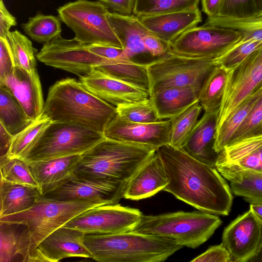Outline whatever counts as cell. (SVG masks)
<instances>
[{
    "mask_svg": "<svg viewBox=\"0 0 262 262\" xmlns=\"http://www.w3.org/2000/svg\"><path fill=\"white\" fill-rule=\"evenodd\" d=\"M168 184L163 190L201 211L227 215L233 203L230 186L216 167L190 156L182 148L166 144L157 150Z\"/></svg>",
    "mask_w": 262,
    "mask_h": 262,
    "instance_id": "cell-1",
    "label": "cell"
},
{
    "mask_svg": "<svg viewBox=\"0 0 262 262\" xmlns=\"http://www.w3.org/2000/svg\"><path fill=\"white\" fill-rule=\"evenodd\" d=\"M42 113L52 121L78 123L103 134L117 110L88 91L79 81L67 78L50 86Z\"/></svg>",
    "mask_w": 262,
    "mask_h": 262,
    "instance_id": "cell-2",
    "label": "cell"
},
{
    "mask_svg": "<svg viewBox=\"0 0 262 262\" xmlns=\"http://www.w3.org/2000/svg\"><path fill=\"white\" fill-rule=\"evenodd\" d=\"M156 149L104 138L81 154L74 176L129 181Z\"/></svg>",
    "mask_w": 262,
    "mask_h": 262,
    "instance_id": "cell-3",
    "label": "cell"
},
{
    "mask_svg": "<svg viewBox=\"0 0 262 262\" xmlns=\"http://www.w3.org/2000/svg\"><path fill=\"white\" fill-rule=\"evenodd\" d=\"M92 259L99 262H161L183 247L172 241L132 231L85 234Z\"/></svg>",
    "mask_w": 262,
    "mask_h": 262,
    "instance_id": "cell-4",
    "label": "cell"
},
{
    "mask_svg": "<svg viewBox=\"0 0 262 262\" xmlns=\"http://www.w3.org/2000/svg\"><path fill=\"white\" fill-rule=\"evenodd\" d=\"M221 224V219L215 214L178 211L142 215L130 231L166 238L194 249L207 241Z\"/></svg>",
    "mask_w": 262,
    "mask_h": 262,
    "instance_id": "cell-5",
    "label": "cell"
},
{
    "mask_svg": "<svg viewBox=\"0 0 262 262\" xmlns=\"http://www.w3.org/2000/svg\"><path fill=\"white\" fill-rule=\"evenodd\" d=\"M104 204L84 200L59 201L41 196L29 209L0 218V222L26 226L31 239V259L38 244L71 220L90 208Z\"/></svg>",
    "mask_w": 262,
    "mask_h": 262,
    "instance_id": "cell-6",
    "label": "cell"
},
{
    "mask_svg": "<svg viewBox=\"0 0 262 262\" xmlns=\"http://www.w3.org/2000/svg\"><path fill=\"white\" fill-rule=\"evenodd\" d=\"M58 17L85 44H99L123 49L108 19V9L99 1L76 0L59 7Z\"/></svg>",
    "mask_w": 262,
    "mask_h": 262,
    "instance_id": "cell-7",
    "label": "cell"
},
{
    "mask_svg": "<svg viewBox=\"0 0 262 262\" xmlns=\"http://www.w3.org/2000/svg\"><path fill=\"white\" fill-rule=\"evenodd\" d=\"M104 138L103 134L80 124L52 121L24 160L36 161L82 154Z\"/></svg>",
    "mask_w": 262,
    "mask_h": 262,
    "instance_id": "cell-8",
    "label": "cell"
},
{
    "mask_svg": "<svg viewBox=\"0 0 262 262\" xmlns=\"http://www.w3.org/2000/svg\"><path fill=\"white\" fill-rule=\"evenodd\" d=\"M146 64L150 96L170 88L201 89L207 76L217 66L215 59L189 58L170 52Z\"/></svg>",
    "mask_w": 262,
    "mask_h": 262,
    "instance_id": "cell-9",
    "label": "cell"
},
{
    "mask_svg": "<svg viewBox=\"0 0 262 262\" xmlns=\"http://www.w3.org/2000/svg\"><path fill=\"white\" fill-rule=\"evenodd\" d=\"M241 37L237 30L203 25L180 35L170 45L169 52L189 58L215 59L236 45Z\"/></svg>",
    "mask_w": 262,
    "mask_h": 262,
    "instance_id": "cell-10",
    "label": "cell"
},
{
    "mask_svg": "<svg viewBox=\"0 0 262 262\" xmlns=\"http://www.w3.org/2000/svg\"><path fill=\"white\" fill-rule=\"evenodd\" d=\"M262 89V48L228 71L217 125L244 100Z\"/></svg>",
    "mask_w": 262,
    "mask_h": 262,
    "instance_id": "cell-11",
    "label": "cell"
},
{
    "mask_svg": "<svg viewBox=\"0 0 262 262\" xmlns=\"http://www.w3.org/2000/svg\"><path fill=\"white\" fill-rule=\"evenodd\" d=\"M45 64L74 74L81 78L103 63L106 58L90 52L88 44L59 36L43 44L36 55Z\"/></svg>",
    "mask_w": 262,
    "mask_h": 262,
    "instance_id": "cell-12",
    "label": "cell"
},
{
    "mask_svg": "<svg viewBox=\"0 0 262 262\" xmlns=\"http://www.w3.org/2000/svg\"><path fill=\"white\" fill-rule=\"evenodd\" d=\"M142 212L118 204L98 206L77 215L63 226L85 234H107L130 231L140 221Z\"/></svg>",
    "mask_w": 262,
    "mask_h": 262,
    "instance_id": "cell-13",
    "label": "cell"
},
{
    "mask_svg": "<svg viewBox=\"0 0 262 262\" xmlns=\"http://www.w3.org/2000/svg\"><path fill=\"white\" fill-rule=\"evenodd\" d=\"M129 181L112 179H81L74 177L45 196L59 201L84 200L104 205L116 204L124 198Z\"/></svg>",
    "mask_w": 262,
    "mask_h": 262,
    "instance_id": "cell-14",
    "label": "cell"
},
{
    "mask_svg": "<svg viewBox=\"0 0 262 262\" xmlns=\"http://www.w3.org/2000/svg\"><path fill=\"white\" fill-rule=\"evenodd\" d=\"M222 244L232 262H250L262 245V225L249 209L225 228Z\"/></svg>",
    "mask_w": 262,
    "mask_h": 262,
    "instance_id": "cell-15",
    "label": "cell"
},
{
    "mask_svg": "<svg viewBox=\"0 0 262 262\" xmlns=\"http://www.w3.org/2000/svg\"><path fill=\"white\" fill-rule=\"evenodd\" d=\"M171 128L170 120H159L148 123L126 121L117 114L106 126L104 137L157 150L169 144Z\"/></svg>",
    "mask_w": 262,
    "mask_h": 262,
    "instance_id": "cell-16",
    "label": "cell"
},
{
    "mask_svg": "<svg viewBox=\"0 0 262 262\" xmlns=\"http://www.w3.org/2000/svg\"><path fill=\"white\" fill-rule=\"evenodd\" d=\"M85 235L79 230L59 227L38 244L32 262H57L71 257L92 258L84 243Z\"/></svg>",
    "mask_w": 262,
    "mask_h": 262,
    "instance_id": "cell-17",
    "label": "cell"
},
{
    "mask_svg": "<svg viewBox=\"0 0 262 262\" xmlns=\"http://www.w3.org/2000/svg\"><path fill=\"white\" fill-rule=\"evenodd\" d=\"M79 81L92 94L115 107L150 97L148 91L97 69L80 78Z\"/></svg>",
    "mask_w": 262,
    "mask_h": 262,
    "instance_id": "cell-18",
    "label": "cell"
},
{
    "mask_svg": "<svg viewBox=\"0 0 262 262\" xmlns=\"http://www.w3.org/2000/svg\"><path fill=\"white\" fill-rule=\"evenodd\" d=\"M18 101L28 118L32 121L43 112L45 105L41 85L36 69L27 71L15 67L2 81Z\"/></svg>",
    "mask_w": 262,
    "mask_h": 262,
    "instance_id": "cell-19",
    "label": "cell"
},
{
    "mask_svg": "<svg viewBox=\"0 0 262 262\" xmlns=\"http://www.w3.org/2000/svg\"><path fill=\"white\" fill-rule=\"evenodd\" d=\"M81 154L27 162L41 196L60 187L74 177Z\"/></svg>",
    "mask_w": 262,
    "mask_h": 262,
    "instance_id": "cell-20",
    "label": "cell"
},
{
    "mask_svg": "<svg viewBox=\"0 0 262 262\" xmlns=\"http://www.w3.org/2000/svg\"><path fill=\"white\" fill-rule=\"evenodd\" d=\"M147 30L168 45L187 30L202 21L198 7L161 14L137 16Z\"/></svg>",
    "mask_w": 262,
    "mask_h": 262,
    "instance_id": "cell-21",
    "label": "cell"
},
{
    "mask_svg": "<svg viewBox=\"0 0 262 262\" xmlns=\"http://www.w3.org/2000/svg\"><path fill=\"white\" fill-rule=\"evenodd\" d=\"M219 110L205 112L181 148L194 159L215 167L219 154L214 148Z\"/></svg>",
    "mask_w": 262,
    "mask_h": 262,
    "instance_id": "cell-22",
    "label": "cell"
},
{
    "mask_svg": "<svg viewBox=\"0 0 262 262\" xmlns=\"http://www.w3.org/2000/svg\"><path fill=\"white\" fill-rule=\"evenodd\" d=\"M167 184L163 164L156 151L129 181L124 198L133 200L147 198L163 190Z\"/></svg>",
    "mask_w": 262,
    "mask_h": 262,
    "instance_id": "cell-23",
    "label": "cell"
},
{
    "mask_svg": "<svg viewBox=\"0 0 262 262\" xmlns=\"http://www.w3.org/2000/svg\"><path fill=\"white\" fill-rule=\"evenodd\" d=\"M216 166L262 172V136L245 138L226 146L219 154Z\"/></svg>",
    "mask_w": 262,
    "mask_h": 262,
    "instance_id": "cell-24",
    "label": "cell"
},
{
    "mask_svg": "<svg viewBox=\"0 0 262 262\" xmlns=\"http://www.w3.org/2000/svg\"><path fill=\"white\" fill-rule=\"evenodd\" d=\"M108 19L122 45L126 57L133 60L142 55L151 56L144 43V38L149 31L140 22L137 16L134 14L123 15L110 12Z\"/></svg>",
    "mask_w": 262,
    "mask_h": 262,
    "instance_id": "cell-25",
    "label": "cell"
},
{
    "mask_svg": "<svg viewBox=\"0 0 262 262\" xmlns=\"http://www.w3.org/2000/svg\"><path fill=\"white\" fill-rule=\"evenodd\" d=\"M31 237L26 225L0 222V262H30Z\"/></svg>",
    "mask_w": 262,
    "mask_h": 262,
    "instance_id": "cell-26",
    "label": "cell"
},
{
    "mask_svg": "<svg viewBox=\"0 0 262 262\" xmlns=\"http://www.w3.org/2000/svg\"><path fill=\"white\" fill-rule=\"evenodd\" d=\"M201 89L170 88L160 90L149 98L159 120L171 119L199 101Z\"/></svg>",
    "mask_w": 262,
    "mask_h": 262,
    "instance_id": "cell-27",
    "label": "cell"
},
{
    "mask_svg": "<svg viewBox=\"0 0 262 262\" xmlns=\"http://www.w3.org/2000/svg\"><path fill=\"white\" fill-rule=\"evenodd\" d=\"M216 168L229 181L234 195L243 198L250 204H262V172L226 166Z\"/></svg>",
    "mask_w": 262,
    "mask_h": 262,
    "instance_id": "cell-28",
    "label": "cell"
},
{
    "mask_svg": "<svg viewBox=\"0 0 262 262\" xmlns=\"http://www.w3.org/2000/svg\"><path fill=\"white\" fill-rule=\"evenodd\" d=\"M41 196L38 187L1 180L0 218L29 209Z\"/></svg>",
    "mask_w": 262,
    "mask_h": 262,
    "instance_id": "cell-29",
    "label": "cell"
},
{
    "mask_svg": "<svg viewBox=\"0 0 262 262\" xmlns=\"http://www.w3.org/2000/svg\"><path fill=\"white\" fill-rule=\"evenodd\" d=\"M96 69L149 91L146 63L137 62L125 57H122L116 59H106Z\"/></svg>",
    "mask_w": 262,
    "mask_h": 262,
    "instance_id": "cell-30",
    "label": "cell"
},
{
    "mask_svg": "<svg viewBox=\"0 0 262 262\" xmlns=\"http://www.w3.org/2000/svg\"><path fill=\"white\" fill-rule=\"evenodd\" d=\"M33 121L9 90L0 86V124L6 130L14 136Z\"/></svg>",
    "mask_w": 262,
    "mask_h": 262,
    "instance_id": "cell-31",
    "label": "cell"
},
{
    "mask_svg": "<svg viewBox=\"0 0 262 262\" xmlns=\"http://www.w3.org/2000/svg\"><path fill=\"white\" fill-rule=\"evenodd\" d=\"M262 93V89L244 100L223 122L217 127L214 148L219 154L227 146L253 105Z\"/></svg>",
    "mask_w": 262,
    "mask_h": 262,
    "instance_id": "cell-32",
    "label": "cell"
},
{
    "mask_svg": "<svg viewBox=\"0 0 262 262\" xmlns=\"http://www.w3.org/2000/svg\"><path fill=\"white\" fill-rule=\"evenodd\" d=\"M228 71L222 66L217 65L204 80L199 92L198 101L205 112L220 109L227 81Z\"/></svg>",
    "mask_w": 262,
    "mask_h": 262,
    "instance_id": "cell-33",
    "label": "cell"
},
{
    "mask_svg": "<svg viewBox=\"0 0 262 262\" xmlns=\"http://www.w3.org/2000/svg\"><path fill=\"white\" fill-rule=\"evenodd\" d=\"M52 122L51 118L42 113L30 125L13 137L7 157L24 160L41 134Z\"/></svg>",
    "mask_w": 262,
    "mask_h": 262,
    "instance_id": "cell-34",
    "label": "cell"
},
{
    "mask_svg": "<svg viewBox=\"0 0 262 262\" xmlns=\"http://www.w3.org/2000/svg\"><path fill=\"white\" fill-rule=\"evenodd\" d=\"M21 27L31 39L42 44L59 37L62 32L59 18L41 13L29 17L27 23L21 25Z\"/></svg>",
    "mask_w": 262,
    "mask_h": 262,
    "instance_id": "cell-35",
    "label": "cell"
},
{
    "mask_svg": "<svg viewBox=\"0 0 262 262\" xmlns=\"http://www.w3.org/2000/svg\"><path fill=\"white\" fill-rule=\"evenodd\" d=\"M203 108L199 101L170 119L171 128L169 144L181 148L196 125Z\"/></svg>",
    "mask_w": 262,
    "mask_h": 262,
    "instance_id": "cell-36",
    "label": "cell"
},
{
    "mask_svg": "<svg viewBox=\"0 0 262 262\" xmlns=\"http://www.w3.org/2000/svg\"><path fill=\"white\" fill-rule=\"evenodd\" d=\"M204 25L238 31L242 37L238 43L248 40L262 41V15L244 19H233L219 16L208 17Z\"/></svg>",
    "mask_w": 262,
    "mask_h": 262,
    "instance_id": "cell-37",
    "label": "cell"
},
{
    "mask_svg": "<svg viewBox=\"0 0 262 262\" xmlns=\"http://www.w3.org/2000/svg\"><path fill=\"white\" fill-rule=\"evenodd\" d=\"M200 0H136L133 14L136 16L161 14L198 7Z\"/></svg>",
    "mask_w": 262,
    "mask_h": 262,
    "instance_id": "cell-38",
    "label": "cell"
},
{
    "mask_svg": "<svg viewBox=\"0 0 262 262\" xmlns=\"http://www.w3.org/2000/svg\"><path fill=\"white\" fill-rule=\"evenodd\" d=\"M13 54L16 67L27 71L36 69L37 50L31 41L18 30L10 31L8 37Z\"/></svg>",
    "mask_w": 262,
    "mask_h": 262,
    "instance_id": "cell-39",
    "label": "cell"
},
{
    "mask_svg": "<svg viewBox=\"0 0 262 262\" xmlns=\"http://www.w3.org/2000/svg\"><path fill=\"white\" fill-rule=\"evenodd\" d=\"M1 180L38 187L28 162L20 158H0Z\"/></svg>",
    "mask_w": 262,
    "mask_h": 262,
    "instance_id": "cell-40",
    "label": "cell"
},
{
    "mask_svg": "<svg viewBox=\"0 0 262 262\" xmlns=\"http://www.w3.org/2000/svg\"><path fill=\"white\" fill-rule=\"evenodd\" d=\"M116 107L117 115L127 121L148 123L159 121L150 98L139 101L120 104Z\"/></svg>",
    "mask_w": 262,
    "mask_h": 262,
    "instance_id": "cell-41",
    "label": "cell"
},
{
    "mask_svg": "<svg viewBox=\"0 0 262 262\" xmlns=\"http://www.w3.org/2000/svg\"><path fill=\"white\" fill-rule=\"evenodd\" d=\"M262 15L261 0H222L216 16L244 19Z\"/></svg>",
    "mask_w": 262,
    "mask_h": 262,
    "instance_id": "cell-42",
    "label": "cell"
},
{
    "mask_svg": "<svg viewBox=\"0 0 262 262\" xmlns=\"http://www.w3.org/2000/svg\"><path fill=\"white\" fill-rule=\"evenodd\" d=\"M260 136H262V93L232 137L228 145L245 138Z\"/></svg>",
    "mask_w": 262,
    "mask_h": 262,
    "instance_id": "cell-43",
    "label": "cell"
},
{
    "mask_svg": "<svg viewBox=\"0 0 262 262\" xmlns=\"http://www.w3.org/2000/svg\"><path fill=\"white\" fill-rule=\"evenodd\" d=\"M262 48V41L248 40L237 43L228 51L215 58L216 65L229 70L237 66L255 51Z\"/></svg>",
    "mask_w": 262,
    "mask_h": 262,
    "instance_id": "cell-44",
    "label": "cell"
},
{
    "mask_svg": "<svg viewBox=\"0 0 262 262\" xmlns=\"http://www.w3.org/2000/svg\"><path fill=\"white\" fill-rule=\"evenodd\" d=\"M16 67L13 54L7 38H0V82Z\"/></svg>",
    "mask_w": 262,
    "mask_h": 262,
    "instance_id": "cell-45",
    "label": "cell"
},
{
    "mask_svg": "<svg viewBox=\"0 0 262 262\" xmlns=\"http://www.w3.org/2000/svg\"><path fill=\"white\" fill-rule=\"evenodd\" d=\"M191 262H232L230 254L221 243L212 246L205 252L196 257Z\"/></svg>",
    "mask_w": 262,
    "mask_h": 262,
    "instance_id": "cell-46",
    "label": "cell"
},
{
    "mask_svg": "<svg viewBox=\"0 0 262 262\" xmlns=\"http://www.w3.org/2000/svg\"><path fill=\"white\" fill-rule=\"evenodd\" d=\"M144 43L146 50L152 57H161L169 52L170 46L150 32L145 36Z\"/></svg>",
    "mask_w": 262,
    "mask_h": 262,
    "instance_id": "cell-47",
    "label": "cell"
},
{
    "mask_svg": "<svg viewBox=\"0 0 262 262\" xmlns=\"http://www.w3.org/2000/svg\"><path fill=\"white\" fill-rule=\"evenodd\" d=\"M88 49L92 53L106 59L125 57L123 49L121 48L99 44H88Z\"/></svg>",
    "mask_w": 262,
    "mask_h": 262,
    "instance_id": "cell-48",
    "label": "cell"
},
{
    "mask_svg": "<svg viewBox=\"0 0 262 262\" xmlns=\"http://www.w3.org/2000/svg\"><path fill=\"white\" fill-rule=\"evenodd\" d=\"M108 9L123 15L133 13L136 0H99Z\"/></svg>",
    "mask_w": 262,
    "mask_h": 262,
    "instance_id": "cell-49",
    "label": "cell"
},
{
    "mask_svg": "<svg viewBox=\"0 0 262 262\" xmlns=\"http://www.w3.org/2000/svg\"><path fill=\"white\" fill-rule=\"evenodd\" d=\"M17 25L16 19L7 10L3 0L0 1V38H7L12 27Z\"/></svg>",
    "mask_w": 262,
    "mask_h": 262,
    "instance_id": "cell-50",
    "label": "cell"
},
{
    "mask_svg": "<svg viewBox=\"0 0 262 262\" xmlns=\"http://www.w3.org/2000/svg\"><path fill=\"white\" fill-rule=\"evenodd\" d=\"M222 0H201L202 10L208 17L217 15Z\"/></svg>",
    "mask_w": 262,
    "mask_h": 262,
    "instance_id": "cell-51",
    "label": "cell"
},
{
    "mask_svg": "<svg viewBox=\"0 0 262 262\" xmlns=\"http://www.w3.org/2000/svg\"><path fill=\"white\" fill-rule=\"evenodd\" d=\"M13 137V136L9 134L0 124V158L7 156L11 144Z\"/></svg>",
    "mask_w": 262,
    "mask_h": 262,
    "instance_id": "cell-52",
    "label": "cell"
},
{
    "mask_svg": "<svg viewBox=\"0 0 262 262\" xmlns=\"http://www.w3.org/2000/svg\"><path fill=\"white\" fill-rule=\"evenodd\" d=\"M250 210L262 225V204H250Z\"/></svg>",
    "mask_w": 262,
    "mask_h": 262,
    "instance_id": "cell-53",
    "label": "cell"
},
{
    "mask_svg": "<svg viewBox=\"0 0 262 262\" xmlns=\"http://www.w3.org/2000/svg\"><path fill=\"white\" fill-rule=\"evenodd\" d=\"M250 262H262V245L257 254L251 259Z\"/></svg>",
    "mask_w": 262,
    "mask_h": 262,
    "instance_id": "cell-54",
    "label": "cell"
},
{
    "mask_svg": "<svg viewBox=\"0 0 262 262\" xmlns=\"http://www.w3.org/2000/svg\"><path fill=\"white\" fill-rule=\"evenodd\" d=\"M261 3H262V0H261Z\"/></svg>",
    "mask_w": 262,
    "mask_h": 262,
    "instance_id": "cell-55",
    "label": "cell"
}]
</instances>
